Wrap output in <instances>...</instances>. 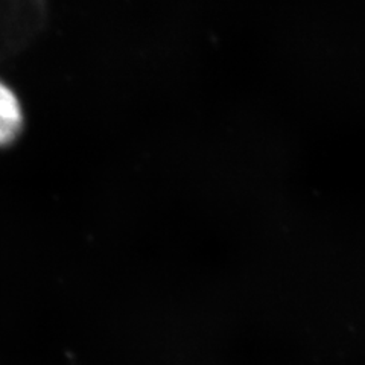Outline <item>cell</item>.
Returning <instances> with one entry per match:
<instances>
[{
    "instance_id": "obj_1",
    "label": "cell",
    "mask_w": 365,
    "mask_h": 365,
    "mask_svg": "<svg viewBox=\"0 0 365 365\" xmlns=\"http://www.w3.org/2000/svg\"><path fill=\"white\" fill-rule=\"evenodd\" d=\"M25 116L13 88L0 81V146L13 143L23 131Z\"/></svg>"
}]
</instances>
